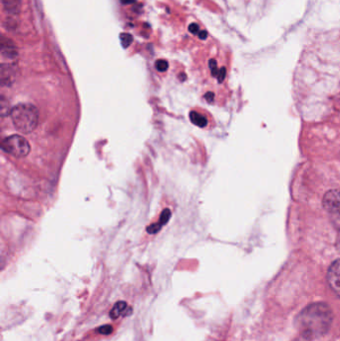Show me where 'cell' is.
I'll return each mask as SVG.
<instances>
[{
  "instance_id": "9a60e30c",
  "label": "cell",
  "mask_w": 340,
  "mask_h": 341,
  "mask_svg": "<svg viewBox=\"0 0 340 341\" xmlns=\"http://www.w3.org/2000/svg\"><path fill=\"white\" fill-rule=\"evenodd\" d=\"M209 65H210V69H211V72H212V75L214 76V77H217L218 76V74H219V69H218V65H217V61L215 60V59H211L210 60V63H209Z\"/></svg>"
},
{
  "instance_id": "52a82bcc",
  "label": "cell",
  "mask_w": 340,
  "mask_h": 341,
  "mask_svg": "<svg viewBox=\"0 0 340 341\" xmlns=\"http://www.w3.org/2000/svg\"><path fill=\"white\" fill-rule=\"evenodd\" d=\"M4 11L9 14L16 16L21 11L22 0H1Z\"/></svg>"
},
{
  "instance_id": "7402d4cb",
  "label": "cell",
  "mask_w": 340,
  "mask_h": 341,
  "mask_svg": "<svg viewBox=\"0 0 340 341\" xmlns=\"http://www.w3.org/2000/svg\"><path fill=\"white\" fill-rule=\"evenodd\" d=\"M180 78H181V81H185L186 78H187V76H186V74H181V75H180Z\"/></svg>"
},
{
  "instance_id": "277c9868",
  "label": "cell",
  "mask_w": 340,
  "mask_h": 341,
  "mask_svg": "<svg viewBox=\"0 0 340 341\" xmlns=\"http://www.w3.org/2000/svg\"><path fill=\"white\" fill-rule=\"evenodd\" d=\"M323 208L330 215L333 224L340 230V190L327 192L322 200Z\"/></svg>"
},
{
  "instance_id": "30bf717a",
  "label": "cell",
  "mask_w": 340,
  "mask_h": 341,
  "mask_svg": "<svg viewBox=\"0 0 340 341\" xmlns=\"http://www.w3.org/2000/svg\"><path fill=\"white\" fill-rule=\"evenodd\" d=\"M128 310H131V308L127 305V303L125 301H119L114 305V307L110 311V316L113 319H117L119 316L127 315Z\"/></svg>"
},
{
  "instance_id": "d6986e66",
  "label": "cell",
  "mask_w": 340,
  "mask_h": 341,
  "mask_svg": "<svg viewBox=\"0 0 340 341\" xmlns=\"http://www.w3.org/2000/svg\"><path fill=\"white\" fill-rule=\"evenodd\" d=\"M214 97H215V95H214V93H212V92H209V93H207V94L205 95V98H206V100H207L209 103H212V102L214 101Z\"/></svg>"
},
{
  "instance_id": "7c38bea8",
  "label": "cell",
  "mask_w": 340,
  "mask_h": 341,
  "mask_svg": "<svg viewBox=\"0 0 340 341\" xmlns=\"http://www.w3.org/2000/svg\"><path fill=\"white\" fill-rule=\"evenodd\" d=\"M16 16L9 15L6 17V19L3 21V26L7 30H15L18 26V21L15 18Z\"/></svg>"
},
{
  "instance_id": "7a4b0ae2",
  "label": "cell",
  "mask_w": 340,
  "mask_h": 341,
  "mask_svg": "<svg viewBox=\"0 0 340 341\" xmlns=\"http://www.w3.org/2000/svg\"><path fill=\"white\" fill-rule=\"evenodd\" d=\"M9 116L14 128L21 134H30L38 126L39 112L30 103H19L10 109Z\"/></svg>"
},
{
  "instance_id": "9c48e42d",
  "label": "cell",
  "mask_w": 340,
  "mask_h": 341,
  "mask_svg": "<svg viewBox=\"0 0 340 341\" xmlns=\"http://www.w3.org/2000/svg\"><path fill=\"white\" fill-rule=\"evenodd\" d=\"M171 216H172L171 211H170V210H164V212L161 214L160 221H159L158 223L154 224V225L149 226V228H148V230H147L148 233H149V234H152V235L158 233V232L162 229V227H163L164 225H166V224L169 222V220H170V218H171Z\"/></svg>"
},
{
  "instance_id": "6da1fadb",
  "label": "cell",
  "mask_w": 340,
  "mask_h": 341,
  "mask_svg": "<svg viewBox=\"0 0 340 341\" xmlns=\"http://www.w3.org/2000/svg\"><path fill=\"white\" fill-rule=\"evenodd\" d=\"M332 318V310L326 303H312L296 316L295 326L302 337L314 339L324 335L329 330Z\"/></svg>"
},
{
  "instance_id": "ac0fdd59",
  "label": "cell",
  "mask_w": 340,
  "mask_h": 341,
  "mask_svg": "<svg viewBox=\"0 0 340 341\" xmlns=\"http://www.w3.org/2000/svg\"><path fill=\"white\" fill-rule=\"evenodd\" d=\"M189 31L193 34H199V31H200V28H199V25L196 24V23H192L190 26H189Z\"/></svg>"
},
{
  "instance_id": "4fadbf2b",
  "label": "cell",
  "mask_w": 340,
  "mask_h": 341,
  "mask_svg": "<svg viewBox=\"0 0 340 341\" xmlns=\"http://www.w3.org/2000/svg\"><path fill=\"white\" fill-rule=\"evenodd\" d=\"M120 39H121V44L124 48H128L133 42V36L129 33H121Z\"/></svg>"
},
{
  "instance_id": "5b68a950",
  "label": "cell",
  "mask_w": 340,
  "mask_h": 341,
  "mask_svg": "<svg viewBox=\"0 0 340 341\" xmlns=\"http://www.w3.org/2000/svg\"><path fill=\"white\" fill-rule=\"evenodd\" d=\"M327 282L330 288L340 297V259L335 260L327 271Z\"/></svg>"
},
{
  "instance_id": "2e32d148",
  "label": "cell",
  "mask_w": 340,
  "mask_h": 341,
  "mask_svg": "<svg viewBox=\"0 0 340 341\" xmlns=\"http://www.w3.org/2000/svg\"><path fill=\"white\" fill-rule=\"evenodd\" d=\"M98 331L101 333V334H104V335H108L110 334L112 331H113V328L111 325H104V326H101Z\"/></svg>"
},
{
  "instance_id": "44dd1931",
  "label": "cell",
  "mask_w": 340,
  "mask_h": 341,
  "mask_svg": "<svg viewBox=\"0 0 340 341\" xmlns=\"http://www.w3.org/2000/svg\"><path fill=\"white\" fill-rule=\"evenodd\" d=\"M121 2L122 4H125V5H128V4H133L136 2V0H121Z\"/></svg>"
},
{
  "instance_id": "5bb4252c",
  "label": "cell",
  "mask_w": 340,
  "mask_h": 341,
  "mask_svg": "<svg viewBox=\"0 0 340 341\" xmlns=\"http://www.w3.org/2000/svg\"><path fill=\"white\" fill-rule=\"evenodd\" d=\"M155 66H156V69L159 72H166L168 70V68H169V63L166 60L160 59V60L156 61Z\"/></svg>"
},
{
  "instance_id": "ba28073f",
  "label": "cell",
  "mask_w": 340,
  "mask_h": 341,
  "mask_svg": "<svg viewBox=\"0 0 340 341\" xmlns=\"http://www.w3.org/2000/svg\"><path fill=\"white\" fill-rule=\"evenodd\" d=\"M14 71L15 68L13 65L11 64H7V63H2L1 64V83L2 85H6L8 86L13 78H14Z\"/></svg>"
},
{
  "instance_id": "8fae6325",
  "label": "cell",
  "mask_w": 340,
  "mask_h": 341,
  "mask_svg": "<svg viewBox=\"0 0 340 341\" xmlns=\"http://www.w3.org/2000/svg\"><path fill=\"white\" fill-rule=\"evenodd\" d=\"M190 120L192 121V123L194 125L200 127V128H205L208 125V119L204 115H202L196 111H192L190 113Z\"/></svg>"
},
{
  "instance_id": "8992f818",
  "label": "cell",
  "mask_w": 340,
  "mask_h": 341,
  "mask_svg": "<svg viewBox=\"0 0 340 341\" xmlns=\"http://www.w3.org/2000/svg\"><path fill=\"white\" fill-rule=\"evenodd\" d=\"M0 48H1V55L4 58L9 60H14L17 58L18 51L15 44L11 40L3 37L1 44H0Z\"/></svg>"
},
{
  "instance_id": "ffe728a7",
  "label": "cell",
  "mask_w": 340,
  "mask_h": 341,
  "mask_svg": "<svg viewBox=\"0 0 340 341\" xmlns=\"http://www.w3.org/2000/svg\"><path fill=\"white\" fill-rule=\"evenodd\" d=\"M198 35H199V38H200V39L205 40V39L208 37V32L205 31V30H203V31H200Z\"/></svg>"
},
{
  "instance_id": "3957f363",
  "label": "cell",
  "mask_w": 340,
  "mask_h": 341,
  "mask_svg": "<svg viewBox=\"0 0 340 341\" xmlns=\"http://www.w3.org/2000/svg\"><path fill=\"white\" fill-rule=\"evenodd\" d=\"M1 148L4 152L15 158H24L31 150L29 142L20 135H11L6 137L2 141Z\"/></svg>"
},
{
  "instance_id": "e0dca14e",
  "label": "cell",
  "mask_w": 340,
  "mask_h": 341,
  "mask_svg": "<svg viewBox=\"0 0 340 341\" xmlns=\"http://www.w3.org/2000/svg\"><path fill=\"white\" fill-rule=\"evenodd\" d=\"M226 75H227V70H226V68H225V67L221 68L220 71H219V74H218V76H217L219 83H222V82L225 80Z\"/></svg>"
}]
</instances>
